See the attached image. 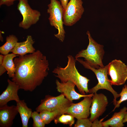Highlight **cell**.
I'll return each mask as SVG.
<instances>
[{
    "instance_id": "4316f807",
    "label": "cell",
    "mask_w": 127,
    "mask_h": 127,
    "mask_svg": "<svg viewBox=\"0 0 127 127\" xmlns=\"http://www.w3.org/2000/svg\"><path fill=\"white\" fill-rule=\"evenodd\" d=\"M60 1L64 10L68 3V0H60Z\"/></svg>"
},
{
    "instance_id": "e0dca14e",
    "label": "cell",
    "mask_w": 127,
    "mask_h": 127,
    "mask_svg": "<svg viewBox=\"0 0 127 127\" xmlns=\"http://www.w3.org/2000/svg\"><path fill=\"white\" fill-rule=\"evenodd\" d=\"M19 113L21 118L23 127H28V123L32 113V109L28 107L24 100L16 102Z\"/></svg>"
},
{
    "instance_id": "7c38bea8",
    "label": "cell",
    "mask_w": 127,
    "mask_h": 127,
    "mask_svg": "<svg viewBox=\"0 0 127 127\" xmlns=\"http://www.w3.org/2000/svg\"><path fill=\"white\" fill-rule=\"evenodd\" d=\"M56 83L57 91L63 94L67 99L72 102L73 100H79L82 97L89 96L92 97L94 94L84 95L78 93L75 90V84L70 81L62 83L56 79Z\"/></svg>"
},
{
    "instance_id": "83f0119b",
    "label": "cell",
    "mask_w": 127,
    "mask_h": 127,
    "mask_svg": "<svg viewBox=\"0 0 127 127\" xmlns=\"http://www.w3.org/2000/svg\"><path fill=\"white\" fill-rule=\"evenodd\" d=\"M7 70L2 65H0V76L2 75Z\"/></svg>"
},
{
    "instance_id": "8992f818",
    "label": "cell",
    "mask_w": 127,
    "mask_h": 127,
    "mask_svg": "<svg viewBox=\"0 0 127 127\" xmlns=\"http://www.w3.org/2000/svg\"><path fill=\"white\" fill-rule=\"evenodd\" d=\"M73 103L62 93L56 96L48 95L41 100L40 104L36 107V110L39 112L43 110L53 111L67 109Z\"/></svg>"
},
{
    "instance_id": "277c9868",
    "label": "cell",
    "mask_w": 127,
    "mask_h": 127,
    "mask_svg": "<svg viewBox=\"0 0 127 127\" xmlns=\"http://www.w3.org/2000/svg\"><path fill=\"white\" fill-rule=\"evenodd\" d=\"M77 61L82 64L85 68L90 69L93 72L98 81V83L95 86L89 89V93L94 94L101 89H106L109 91L114 96L113 102L115 106L116 104V99L120 96L119 94L112 87L110 79L108 78V64L103 67H99L95 68L90 66L85 61L82 59L79 58L77 59Z\"/></svg>"
},
{
    "instance_id": "2e32d148",
    "label": "cell",
    "mask_w": 127,
    "mask_h": 127,
    "mask_svg": "<svg viewBox=\"0 0 127 127\" xmlns=\"http://www.w3.org/2000/svg\"><path fill=\"white\" fill-rule=\"evenodd\" d=\"M127 111V107H124L118 112L114 113L112 117L102 122L104 127H123L124 124L123 120Z\"/></svg>"
},
{
    "instance_id": "5b68a950",
    "label": "cell",
    "mask_w": 127,
    "mask_h": 127,
    "mask_svg": "<svg viewBox=\"0 0 127 127\" xmlns=\"http://www.w3.org/2000/svg\"><path fill=\"white\" fill-rule=\"evenodd\" d=\"M48 5L47 12L49 14L48 19L50 24L58 30V32L54 35L60 41L63 42L65 32L63 26V9L61 2L57 0H50Z\"/></svg>"
},
{
    "instance_id": "f1b7e54d",
    "label": "cell",
    "mask_w": 127,
    "mask_h": 127,
    "mask_svg": "<svg viewBox=\"0 0 127 127\" xmlns=\"http://www.w3.org/2000/svg\"><path fill=\"white\" fill-rule=\"evenodd\" d=\"M4 56L2 54L0 55V65H1L3 63Z\"/></svg>"
},
{
    "instance_id": "44dd1931",
    "label": "cell",
    "mask_w": 127,
    "mask_h": 127,
    "mask_svg": "<svg viewBox=\"0 0 127 127\" xmlns=\"http://www.w3.org/2000/svg\"><path fill=\"white\" fill-rule=\"evenodd\" d=\"M65 114H62L56 117L54 120V123L56 124L62 123L68 125L69 126L71 127L75 123V117L72 115Z\"/></svg>"
},
{
    "instance_id": "cb8c5ba5",
    "label": "cell",
    "mask_w": 127,
    "mask_h": 127,
    "mask_svg": "<svg viewBox=\"0 0 127 127\" xmlns=\"http://www.w3.org/2000/svg\"><path fill=\"white\" fill-rule=\"evenodd\" d=\"M77 120L74 125V127H91L92 122L89 119L87 118L77 119Z\"/></svg>"
},
{
    "instance_id": "4fadbf2b",
    "label": "cell",
    "mask_w": 127,
    "mask_h": 127,
    "mask_svg": "<svg viewBox=\"0 0 127 127\" xmlns=\"http://www.w3.org/2000/svg\"><path fill=\"white\" fill-rule=\"evenodd\" d=\"M7 81L8 85L6 89L0 95V107L7 104L10 101L14 100L16 102L20 100L18 94L20 89L19 85L9 79Z\"/></svg>"
},
{
    "instance_id": "484cf974",
    "label": "cell",
    "mask_w": 127,
    "mask_h": 127,
    "mask_svg": "<svg viewBox=\"0 0 127 127\" xmlns=\"http://www.w3.org/2000/svg\"><path fill=\"white\" fill-rule=\"evenodd\" d=\"M16 0H0V6L4 5L9 6L13 4L14 2Z\"/></svg>"
},
{
    "instance_id": "4dcf8cb0",
    "label": "cell",
    "mask_w": 127,
    "mask_h": 127,
    "mask_svg": "<svg viewBox=\"0 0 127 127\" xmlns=\"http://www.w3.org/2000/svg\"><path fill=\"white\" fill-rule=\"evenodd\" d=\"M1 32L0 31V40L1 42L3 41V38Z\"/></svg>"
},
{
    "instance_id": "6da1fadb",
    "label": "cell",
    "mask_w": 127,
    "mask_h": 127,
    "mask_svg": "<svg viewBox=\"0 0 127 127\" xmlns=\"http://www.w3.org/2000/svg\"><path fill=\"white\" fill-rule=\"evenodd\" d=\"M13 61L15 72L12 80L25 91H33L48 74V61L39 50L29 55H19Z\"/></svg>"
},
{
    "instance_id": "603a6c76",
    "label": "cell",
    "mask_w": 127,
    "mask_h": 127,
    "mask_svg": "<svg viewBox=\"0 0 127 127\" xmlns=\"http://www.w3.org/2000/svg\"><path fill=\"white\" fill-rule=\"evenodd\" d=\"M119 94L120 98L119 100L117 101L116 105L115 106L113 111L116 108L119 107L122 102L127 100V85L126 84H125L123 87L121 91Z\"/></svg>"
},
{
    "instance_id": "9a60e30c",
    "label": "cell",
    "mask_w": 127,
    "mask_h": 127,
    "mask_svg": "<svg viewBox=\"0 0 127 127\" xmlns=\"http://www.w3.org/2000/svg\"><path fill=\"white\" fill-rule=\"evenodd\" d=\"M34 42L32 36L28 35L25 41L18 42L11 52L20 56H24L28 53H33L35 52V49L33 46Z\"/></svg>"
},
{
    "instance_id": "7402d4cb",
    "label": "cell",
    "mask_w": 127,
    "mask_h": 127,
    "mask_svg": "<svg viewBox=\"0 0 127 127\" xmlns=\"http://www.w3.org/2000/svg\"><path fill=\"white\" fill-rule=\"evenodd\" d=\"M39 112L36 111L32 113L31 117L33 120L32 126L33 127H44L45 124Z\"/></svg>"
},
{
    "instance_id": "7a4b0ae2",
    "label": "cell",
    "mask_w": 127,
    "mask_h": 127,
    "mask_svg": "<svg viewBox=\"0 0 127 127\" xmlns=\"http://www.w3.org/2000/svg\"><path fill=\"white\" fill-rule=\"evenodd\" d=\"M68 61L66 66L64 67L57 66L52 71L56 74L55 76L60 82L65 83L69 81L75 85L80 94L86 95L89 93L88 83L90 80L80 74L76 68V60L72 56H67Z\"/></svg>"
},
{
    "instance_id": "30bf717a",
    "label": "cell",
    "mask_w": 127,
    "mask_h": 127,
    "mask_svg": "<svg viewBox=\"0 0 127 127\" xmlns=\"http://www.w3.org/2000/svg\"><path fill=\"white\" fill-rule=\"evenodd\" d=\"M92 97L86 96L79 102L73 103L67 108L65 114L72 115L77 119L88 118L90 115Z\"/></svg>"
},
{
    "instance_id": "ac0fdd59",
    "label": "cell",
    "mask_w": 127,
    "mask_h": 127,
    "mask_svg": "<svg viewBox=\"0 0 127 127\" xmlns=\"http://www.w3.org/2000/svg\"><path fill=\"white\" fill-rule=\"evenodd\" d=\"M19 56L12 53L5 55L4 56L2 65L6 69L9 78H12L14 76L15 68L13 60L14 58Z\"/></svg>"
},
{
    "instance_id": "d6986e66",
    "label": "cell",
    "mask_w": 127,
    "mask_h": 127,
    "mask_svg": "<svg viewBox=\"0 0 127 127\" xmlns=\"http://www.w3.org/2000/svg\"><path fill=\"white\" fill-rule=\"evenodd\" d=\"M67 108L53 111H42L39 112L40 114L44 123L47 124L54 120L58 116L63 114H65Z\"/></svg>"
},
{
    "instance_id": "d4e9b609",
    "label": "cell",
    "mask_w": 127,
    "mask_h": 127,
    "mask_svg": "<svg viewBox=\"0 0 127 127\" xmlns=\"http://www.w3.org/2000/svg\"><path fill=\"white\" fill-rule=\"evenodd\" d=\"M105 118L101 119L99 120H98V119H95L92 122L91 127H103L102 122Z\"/></svg>"
},
{
    "instance_id": "8fae6325",
    "label": "cell",
    "mask_w": 127,
    "mask_h": 127,
    "mask_svg": "<svg viewBox=\"0 0 127 127\" xmlns=\"http://www.w3.org/2000/svg\"><path fill=\"white\" fill-rule=\"evenodd\" d=\"M108 103L107 98L104 95L97 92L94 93L90 109L89 119L91 122H92L103 114L106 111Z\"/></svg>"
},
{
    "instance_id": "3957f363",
    "label": "cell",
    "mask_w": 127,
    "mask_h": 127,
    "mask_svg": "<svg viewBox=\"0 0 127 127\" xmlns=\"http://www.w3.org/2000/svg\"><path fill=\"white\" fill-rule=\"evenodd\" d=\"M88 36L89 43L85 49L79 52L75 57V59L83 57L90 66L97 68L105 66L102 62L104 54L103 46L98 44L92 37L89 31L86 32Z\"/></svg>"
},
{
    "instance_id": "5bb4252c",
    "label": "cell",
    "mask_w": 127,
    "mask_h": 127,
    "mask_svg": "<svg viewBox=\"0 0 127 127\" xmlns=\"http://www.w3.org/2000/svg\"><path fill=\"white\" fill-rule=\"evenodd\" d=\"M18 113L16 106H9L6 104L0 107V127H11Z\"/></svg>"
},
{
    "instance_id": "ffe728a7",
    "label": "cell",
    "mask_w": 127,
    "mask_h": 127,
    "mask_svg": "<svg viewBox=\"0 0 127 127\" xmlns=\"http://www.w3.org/2000/svg\"><path fill=\"white\" fill-rule=\"evenodd\" d=\"M18 41L17 38L14 35L7 36L6 42L0 47V53L4 55L8 54L15 47Z\"/></svg>"
},
{
    "instance_id": "52a82bcc",
    "label": "cell",
    "mask_w": 127,
    "mask_h": 127,
    "mask_svg": "<svg viewBox=\"0 0 127 127\" xmlns=\"http://www.w3.org/2000/svg\"><path fill=\"white\" fill-rule=\"evenodd\" d=\"M17 9L23 17L22 20L19 24L20 27L28 29L39 20L41 16L40 12L32 9L28 4V0H19Z\"/></svg>"
},
{
    "instance_id": "f546056e",
    "label": "cell",
    "mask_w": 127,
    "mask_h": 127,
    "mask_svg": "<svg viewBox=\"0 0 127 127\" xmlns=\"http://www.w3.org/2000/svg\"><path fill=\"white\" fill-rule=\"evenodd\" d=\"M127 122V111L126 112L123 120V123Z\"/></svg>"
},
{
    "instance_id": "ba28073f",
    "label": "cell",
    "mask_w": 127,
    "mask_h": 127,
    "mask_svg": "<svg viewBox=\"0 0 127 127\" xmlns=\"http://www.w3.org/2000/svg\"><path fill=\"white\" fill-rule=\"evenodd\" d=\"M82 0H70L63 10V21L66 26H70L81 18L84 12Z\"/></svg>"
},
{
    "instance_id": "9c48e42d",
    "label": "cell",
    "mask_w": 127,
    "mask_h": 127,
    "mask_svg": "<svg viewBox=\"0 0 127 127\" xmlns=\"http://www.w3.org/2000/svg\"><path fill=\"white\" fill-rule=\"evenodd\" d=\"M108 75L111 79L112 85H121L124 84L127 79V66L120 60L115 59L108 64Z\"/></svg>"
}]
</instances>
